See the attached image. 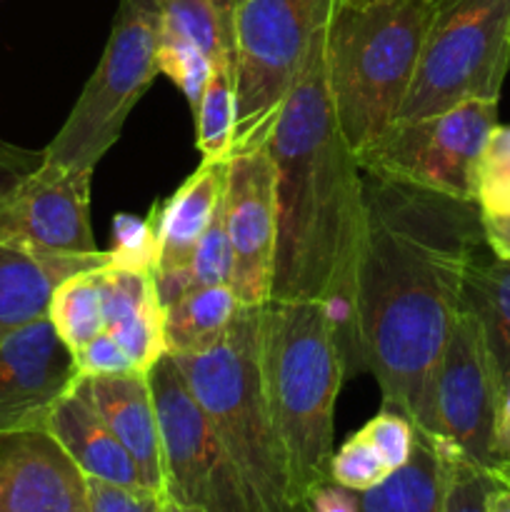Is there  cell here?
<instances>
[{
	"instance_id": "cell-33",
	"label": "cell",
	"mask_w": 510,
	"mask_h": 512,
	"mask_svg": "<svg viewBox=\"0 0 510 512\" xmlns=\"http://www.w3.org/2000/svg\"><path fill=\"white\" fill-rule=\"evenodd\" d=\"M495 483L498 478L490 470L478 468L460 455H453L443 512H488V498Z\"/></svg>"
},
{
	"instance_id": "cell-5",
	"label": "cell",
	"mask_w": 510,
	"mask_h": 512,
	"mask_svg": "<svg viewBox=\"0 0 510 512\" xmlns=\"http://www.w3.org/2000/svg\"><path fill=\"white\" fill-rule=\"evenodd\" d=\"M173 360L243 475L255 512H298L263 385L260 305H243L223 338Z\"/></svg>"
},
{
	"instance_id": "cell-6",
	"label": "cell",
	"mask_w": 510,
	"mask_h": 512,
	"mask_svg": "<svg viewBox=\"0 0 510 512\" xmlns=\"http://www.w3.org/2000/svg\"><path fill=\"white\" fill-rule=\"evenodd\" d=\"M158 48L160 0H120L103 55L63 128L43 148V160L95 170L158 75Z\"/></svg>"
},
{
	"instance_id": "cell-7",
	"label": "cell",
	"mask_w": 510,
	"mask_h": 512,
	"mask_svg": "<svg viewBox=\"0 0 510 512\" xmlns=\"http://www.w3.org/2000/svg\"><path fill=\"white\" fill-rule=\"evenodd\" d=\"M510 70V0H430V25L413 85L395 120L500 100Z\"/></svg>"
},
{
	"instance_id": "cell-1",
	"label": "cell",
	"mask_w": 510,
	"mask_h": 512,
	"mask_svg": "<svg viewBox=\"0 0 510 512\" xmlns=\"http://www.w3.org/2000/svg\"><path fill=\"white\" fill-rule=\"evenodd\" d=\"M480 248L478 203L363 173L355 310L365 373L380 385L385 408L413 428L425 418L463 275Z\"/></svg>"
},
{
	"instance_id": "cell-35",
	"label": "cell",
	"mask_w": 510,
	"mask_h": 512,
	"mask_svg": "<svg viewBox=\"0 0 510 512\" xmlns=\"http://www.w3.org/2000/svg\"><path fill=\"white\" fill-rule=\"evenodd\" d=\"M88 483L90 512H160L163 493L150 488H125V485L105 483L98 478H85Z\"/></svg>"
},
{
	"instance_id": "cell-27",
	"label": "cell",
	"mask_w": 510,
	"mask_h": 512,
	"mask_svg": "<svg viewBox=\"0 0 510 512\" xmlns=\"http://www.w3.org/2000/svg\"><path fill=\"white\" fill-rule=\"evenodd\" d=\"M108 333L118 340L123 353L133 363L138 373H148L168 350H165V333H163V303L160 295L135 310L128 318L118 320L110 325Z\"/></svg>"
},
{
	"instance_id": "cell-19",
	"label": "cell",
	"mask_w": 510,
	"mask_h": 512,
	"mask_svg": "<svg viewBox=\"0 0 510 512\" xmlns=\"http://www.w3.org/2000/svg\"><path fill=\"white\" fill-rule=\"evenodd\" d=\"M105 265V250L85 258H40L0 245V343L15 330L48 318L50 295L65 278Z\"/></svg>"
},
{
	"instance_id": "cell-26",
	"label": "cell",
	"mask_w": 510,
	"mask_h": 512,
	"mask_svg": "<svg viewBox=\"0 0 510 512\" xmlns=\"http://www.w3.org/2000/svg\"><path fill=\"white\" fill-rule=\"evenodd\" d=\"M230 273H233V255H230L228 230H225L223 205L215 213L213 223L200 238L198 248L193 250L188 263L173 273L155 275V288H158L160 303L168 305L178 300L180 295L190 290L213 288V285H230Z\"/></svg>"
},
{
	"instance_id": "cell-40",
	"label": "cell",
	"mask_w": 510,
	"mask_h": 512,
	"mask_svg": "<svg viewBox=\"0 0 510 512\" xmlns=\"http://www.w3.org/2000/svg\"><path fill=\"white\" fill-rule=\"evenodd\" d=\"M488 512H510V485L495 483L493 493L488 498Z\"/></svg>"
},
{
	"instance_id": "cell-4",
	"label": "cell",
	"mask_w": 510,
	"mask_h": 512,
	"mask_svg": "<svg viewBox=\"0 0 510 512\" xmlns=\"http://www.w3.org/2000/svg\"><path fill=\"white\" fill-rule=\"evenodd\" d=\"M430 0H335L325 80L343 138L363 150L395 120L423 55Z\"/></svg>"
},
{
	"instance_id": "cell-17",
	"label": "cell",
	"mask_w": 510,
	"mask_h": 512,
	"mask_svg": "<svg viewBox=\"0 0 510 512\" xmlns=\"http://www.w3.org/2000/svg\"><path fill=\"white\" fill-rule=\"evenodd\" d=\"M85 380L95 408L138 465L143 483L155 493L165 495L160 425L148 373L133 370V373Z\"/></svg>"
},
{
	"instance_id": "cell-39",
	"label": "cell",
	"mask_w": 510,
	"mask_h": 512,
	"mask_svg": "<svg viewBox=\"0 0 510 512\" xmlns=\"http://www.w3.org/2000/svg\"><path fill=\"white\" fill-rule=\"evenodd\" d=\"M495 455L500 463H510V378L505 383L503 400H500L498 428H495Z\"/></svg>"
},
{
	"instance_id": "cell-41",
	"label": "cell",
	"mask_w": 510,
	"mask_h": 512,
	"mask_svg": "<svg viewBox=\"0 0 510 512\" xmlns=\"http://www.w3.org/2000/svg\"><path fill=\"white\" fill-rule=\"evenodd\" d=\"M160 512H205V510L190 508V505H183V503H178V500H173V498H168V495H165L163 510H160Z\"/></svg>"
},
{
	"instance_id": "cell-22",
	"label": "cell",
	"mask_w": 510,
	"mask_h": 512,
	"mask_svg": "<svg viewBox=\"0 0 510 512\" xmlns=\"http://www.w3.org/2000/svg\"><path fill=\"white\" fill-rule=\"evenodd\" d=\"M243 308L230 285L190 290L163 305V333L168 355H188L205 350L225 335Z\"/></svg>"
},
{
	"instance_id": "cell-24",
	"label": "cell",
	"mask_w": 510,
	"mask_h": 512,
	"mask_svg": "<svg viewBox=\"0 0 510 512\" xmlns=\"http://www.w3.org/2000/svg\"><path fill=\"white\" fill-rule=\"evenodd\" d=\"M238 123V90H235V60L213 65L208 85L195 108L198 150L203 160H230L235 150Z\"/></svg>"
},
{
	"instance_id": "cell-34",
	"label": "cell",
	"mask_w": 510,
	"mask_h": 512,
	"mask_svg": "<svg viewBox=\"0 0 510 512\" xmlns=\"http://www.w3.org/2000/svg\"><path fill=\"white\" fill-rule=\"evenodd\" d=\"M365 438L373 443L380 458L388 463L390 470L403 468L410 460L415 448V428L403 413L393 408H380V413L363 428Z\"/></svg>"
},
{
	"instance_id": "cell-25",
	"label": "cell",
	"mask_w": 510,
	"mask_h": 512,
	"mask_svg": "<svg viewBox=\"0 0 510 512\" xmlns=\"http://www.w3.org/2000/svg\"><path fill=\"white\" fill-rule=\"evenodd\" d=\"M98 270H83L65 278L50 295L48 320L65 345L78 350L105 330L103 300L98 288Z\"/></svg>"
},
{
	"instance_id": "cell-38",
	"label": "cell",
	"mask_w": 510,
	"mask_h": 512,
	"mask_svg": "<svg viewBox=\"0 0 510 512\" xmlns=\"http://www.w3.org/2000/svg\"><path fill=\"white\" fill-rule=\"evenodd\" d=\"M485 248L510 260V215H483Z\"/></svg>"
},
{
	"instance_id": "cell-10",
	"label": "cell",
	"mask_w": 510,
	"mask_h": 512,
	"mask_svg": "<svg viewBox=\"0 0 510 512\" xmlns=\"http://www.w3.org/2000/svg\"><path fill=\"white\" fill-rule=\"evenodd\" d=\"M148 380L160 425L165 495L205 512H255L243 475L173 355L165 353L148 370Z\"/></svg>"
},
{
	"instance_id": "cell-28",
	"label": "cell",
	"mask_w": 510,
	"mask_h": 512,
	"mask_svg": "<svg viewBox=\"0 0 510 512\" xmlns=\"http://www.w3.org/2000/svg\"><path fill=\"white\" fill-rule=\"evenodd\" d=\"M475 203L483 215H510V125H495L480 153Z\"/></svg>"
},
{
	"instance_id": "cell-3",
	"label": "cell",
	"mask_w": 510,
	"mask_h": 512,
	"mask_svg": "<svg viewBox=\"0 0 510 512\" xmlns=\"http://www.w3.org/2000/svg\"><path fill=\"white\" fill-rule=\"evenodd\" d=\"M260 365L300 512L305 493L330 478L335 403L348 378L323 300L260 305Z\"/></svg>"
},
{
	"instance_id": "cell-2",
	"label": "cell",
	"mask_w": 510,
	"mask_h": 512,
	"mask_svg": "<svg viewBox=\"0 0 510 512\" xmlns=\"http://www.w3.org/2000/svg\"><path fill=\"white\" fill-rule=\"evenodd\" d=\"M325 20L270 133L278 173V255L270 300H323L345 375L365 373L355 310L363 170L343 138L325 80Z\"/></svg>"
},
{
	"instance_id": "cell-29",
	"label": "cell",
	"mask_w": 510,
	"mask_h": 512,
	"mask_svg": "<svg viewBox=\"0 0 510 512\" xmlns=\"http://www.w3.org/2000/svg\"><path fill=\"white\" fill-rule=\"evenodd\" d=\"M105 253H108V268L155 273V260H158L155 208H150V213L143 218L130 213L115 215L110 250Z\"/></svg>"
},
{
	"instance_id": "cell-37",
	"label": "cell",
	"mask_w": 510,
	"mask_h": 512,
	"mask_svg": "<svg viewBox=\"0 0 510 512\" xmlns=\"http://www.w3.org/2000/svg\"><path fill=\"white\" fill-rule=\"evenodd\" d=\"M40 163H43V150L35 153V150H25L0 140V193L13 188L28 173H33Z\"/></svg>"
},
{
	"instance_id": "cell-36",
	"label": "cell",
	"mask_w": 510,
	"mask_h": 512,
	"mask_svg": "<svg viewBox=\"0 0 510 512\" xmlns=\"http://www.w3.org/2000/svg\"><path fill=\"white\" fill-rule=\"evenodd\" d=\"M73 363L80 378H108V375H123L135 370L128 355L118 345V340L108 330H103L85 345H80L78 350H73Z\"/></svg>"
},
{
	"instance_id": "cell-11",
	"label": "cell",
	"mask_w": 510,
	"mask_h": 512,
	"mask_svg": "<svg viewBox=\"0 0 510 512\" xmlns=\"http://www.w3.org/2000/svg\"><path fill=\"white\" fill-rule=\"evenodd\" d=\"M503 390L483 328L468 310H460L430 383L425 418L415 430L493 473Z\"/></svg>"
},
{
	"instance_id": "cell-43",
	"label": "cell",
	"mask_w": 510,
	"mask_h": 512,
	"mask_svg": "<svg viewBox=\"0 0 510 512\" xmlns=\"http://www.w3.org/2000/svg\"><path fill=\"white\" fill-rule=\"evenodd\" d=\"M235 3H238V0H235Z\"/></svg>"
},
{
	"instance_id": "cell-9",
	"label": "cell",
	"mask_w": 510,
	"mask_h": 512,
	"mask_svg": "<svg viewBox=\"0 0 510 512\" xmlns=\"http://www.w3.org/2000/svg\"><path fill=\"white\" fill-rule=\"evenodd\" d=\"M495 125L498 100L470 98L440 113L393 120L355 160L380 180L475 203L478 160Z\"/></svg>"
},
{
	"instance_id": "cell-20",
	"label": "cell",
	"mask_w": 510,
	"mask_h": 512,
	"mask_svg": "<svg viewBox=\"0 0 510 512\" xmlns=\"http://www.w3.org/2000/svg\"><path fill=\"white\" fill-rule=\"evenodd\" d=\"M450 453L445 445L415 430V448L403 468L360 493L358 512H443Z\"/></svg>"
},
{
	"instance_id": "cell-21",
	"label": "cell",
	"mask_w": 510,
	"mask_h": 512,
	"mask_svg": "<svg viewBox=\"0 0 510 512\" xmlns=\"http://www.w3.org/2000/svg\"><path fill=\"white\" fill-rule=\"evenodd\" d=\"M460 310L480 323L503 385L510 378V260L478 253L470 260L460 288Z\"/></svg>"
},
{
	"instance_id": "cell-23",
	"label": "cell",
	"mask_w": 510,
	"mask_h": 512,
	"mask_svg": "<svg viewBox=\"0 0 510 512\" xmlns=\"http://www.w3.org/2000/svg\"><path fill=\"white\" fill-rule=\"evenodd\" d=\"M235 0H160V38L203 50L210 60H235Z\"/></svg>"
},
{
	"instance_id": "cell-13",
	"label": "cell",
	"mask_w": 510,
	"mask_h": 512,
	"mask_svg": "<svg viewBox=\"0 0 510 512\" xmlns=\"http://www.w3.org/2000/svg\"><path fill=\"white\" fill-rule=\"evenodd\" d=\"M233 273L230 288L243 305H265L273 295L278 255V173L270 145L233 153L223 198Z\"/></svg>"
},
{
	"instance_id": "cell-18",
	"label": "cell",
	"mask_w": 510,
	"mask_h": 512,
	"mask_svg": "<svg viewBox=\"0 0 510 512\" xmlns=\"http://www.w3.org/2000/svg\"><path fill=\"white\" fill-rule=\"evenodd\" d=\"M230 160H203L193 175L163 203H155L158 260L155 275L180 270L220 210L228 185Z\"/></svg>"
},
{
	"instance_id": "cell-30",
	"label": "cell",
	"mask_w": 510,
	"mask_h": 512,
	"mask_svg": "<svg viewBox=\"0 0 510 512\" xmlns=\"http://www.w3.org/2000/svg\"><path fill=\"white\" fill-rule=\"evenodd\" d=\"M390 473H393V470H390L388 463L380 458V453L373 448V443L365 438L363 430L350 435V438L335 450L333 460H330V480H335V483L343 485V488L358 490V493L380 485Z\"/></svg>"
},
{
	"instance_id": "cell-31",
	"label": "cell",
	"mask_w": 510,
	"mask_h": 512,
	"mask_svg": "<svg viewBox=\"0 0 510 512\" xmlns=\"http://www.w3.org/2000/svg\"><path fill=\"white\" fill-rule=\"evenodd\" d=\"M98 288L100 300H103L105 330L133 315L158 295L153 273H133V270H118L108 265L98 270Z\"/></svg>"
},
{
	"instance_id": "cell-12",
	"label": "cell",
	"mask_w": 510,
	"mask_h": 512,
	"mask_svg": "<svg viewBox=\"0 0 510 512\" xmlns=\"http://www.w3.org/2000/svg\"><path fill=\"white\" fill-rule=\"evenodd\" d=\"M90 180L93 170L43 160L0 193V245L40 258L98 255L90 230Z\"/></svg>"
},
{
	"instance_id": "cell-42",
	"label": "cell",
	"mask_w": 510,
	"mask_h": 512,
	"mask_svg": "<svg viewBox=\"0 0 510 512\" xmlns=\"http://www.w3.org/2000/svg\"><path fill=\"white\" fill-rule=\"evenodd\" d=\"M493 475L500 480V483L510 485V463H500L498 468L493 470Z\"/></svg>"
},
{
	"instance_id": "cell-15",
	"label": "cell",
	"mask_w": 510,
	"mask_h": 512,
	"mask_svg": "<svg viewBox=\"0 0 510 512\" xmlns=\"http://www.w3.org/2000/svg\"><path fill=\"white\" fill-rule=\"evenodd\" d=\"M0 512H90L83 470L48 430L0 438Z\"/></svg>"
},
{
	"instance_id": "cell-16",
	"label": "cell",
	"mask_w": 510,
	"mask_h": 512,
	"mask_svg": "<svg viewBox=\"0 0 510 512\" xmlns=\"http://www.w3.org/2000/svg\"><path fill=\"white\" fill-rule=\"evenodd\" d=\"M48 433L83 470L85 478H98L125 488H148L140 478L138 465L95 408L85 378H78V383L55 405L48 418Z\"/></svg>"
},
{
	"instance_id": "cell-14",
	"label": "cell",
	"mask_w": 510,
	"mask_h": 512,
	"mask_svg": "<svg viewBox=\"0 0 510 512\" xmlns=\"http://www.w3.org/2000/svg\"><path fill=\"white\" fill-rule=\"evenodd\" d=\"M73 353L40 318L0 343V438L48 430V418L78 383Z\"/></svg>"
},
{
	"instance_id": "cell-32",
	"label": "cell",
	"mask_w": 510,
	"mask_h": 512,
	"mask_svg": "<svg viewBox=\"0 0 510 512\" xmlns=\"http://www.w3.org/2000/svg\"><path fill=\"white\" fill-rule=\"evenodd\" d=\"M158 73L168 75L178 85V90L190 103V110L195 113L200 98H203L205 85L210 80V73H213V60L195 45L160 38Z\"/></svg>"
},
{
	"instance_id": "cell-8",
	"label": "cell",
	"mask_w": 510,
	"mask_h": 512,
	"mask_svg": "<svg viewBox=\"0 0 510 512\" xmlns=\"http://www.w3.org/2000/svg\"><path fill=\"white\" fill-rule=\"evenodd\" d=\"M335 0H238L235 8V150L270 140L285 93Z\"/></svg>"
}]
</instances>
